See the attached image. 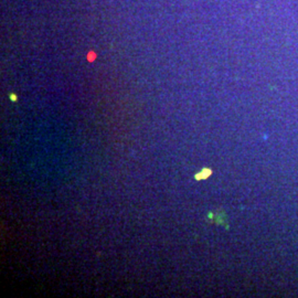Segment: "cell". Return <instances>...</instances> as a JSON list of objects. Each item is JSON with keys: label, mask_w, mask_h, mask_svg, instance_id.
Wrapping results in <instances>:
<instances>
[{"label": "cell", "mask_w": 298, "mask_h": 298, "mask_svg": "<svg viewBox=\"0 0 298 298\" xmlns=\"http://www.w3.org/2000/svg\"><path fill=\"white\" fill-rule=\"evenodd\" d=\"M212 174V171H211V169H203L201 172H199V174H196V180H203V179H207L210 174Z\"/></svg>", "instance_id": "cell-1"}, {"label": "cell", "mask_w": 298, "mask_h": 298, "mask_svg": "<svg viewBox=\"0 0 298 298\" xmlns=\"http://www.w3.org/2000/svg\"><path fill=\"white\" fill-rule=\"evenodd\" d=\"M11 99L12 101H16V96H14V95H11Z\"/></svg>", "instance_id": "cell-2"}]
</instances>
